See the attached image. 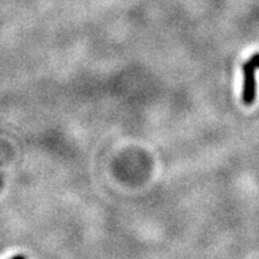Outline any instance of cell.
<instances>
[{"label": "cell", "mask_w": 259, "mask_h": 259, "mask_svg": "<svg viewBox=\"0 0 259 259\" xmlns=\"http://www.w3.org/2000/svg\"><path fill=\"white\" fill-rule=\"evenodd\" d=\"M11 259H25V256H23V255H15V256H12V258Z\"/></svg>", "instance_id": "3"}, {"label": "cell", "mask_w": 259, "mask_h": 259, "mask_svg": "<svg viewBox=\"0 0 259 259\" xmlns=\"http://www.w3.org/2000/svg\"><path fill=\"white\" fill-rule=\"evenodd\" d=\"M250 62L253 63L254 65V67H255V69H259V53H256V54H254L253 57H251V58L249 59Z\"/></svg>", "instance_id": "2"}, {"label": "cell", "mask_w": 259, "mask_h": 259, "mask_svg": "<svg viewBox=\"0 0 259 259\" xmlns=\"http://www.w3.org/2000/svg\"><path fill=\"white\" fill-rule=\"evenodd\" d=\"M243 74H245V83H243V103L247 105L253 104L255 100V67L250 61L243 65Z\"/></svg>", "instance_id": "1"}]
</instances>
